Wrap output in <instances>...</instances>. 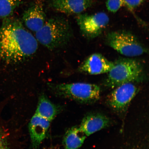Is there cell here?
Returning a JSON list of instances; mask_svg holds the SVG:
<instances>
[{
	"label": "cell",
	"instance_id": "6da1fadb",
	"mask_svg": "<svg viewBox=\"0 0 149 149\" xmlns=\"http://www.w3.org/2000/svg\"><path fill=\"white\" fill-rule=\"evenodd\" d=\"M4 19L0 28V60L7 64L25 62L36 53L38 42L18 19Z\"/></svg>",
	"mask_w": 149,
	"mask_h": 149
},
{
	"label": "cell",
	"instance_id": "7a4b0ae2",
	"mask_svg": "<svg viewBox=\"0 0 149 149\" xmlns=\"http://www.w3.org/2000/svg\"><path fill=\"white\" fill-rule=\"evenodd\" d=\"M73 36L68 20L63 17L55 16L47 21L36 33L37 42L50 51L68 44Z\"/></svg>",
	"mask_w": 149,
	"mask_h": 149
},
{
	"label": "cell",
	"instance_id": "3957f363",
	"mask_svg": "<svg viewBox=\"0 0 149 149\" xmlns=\"http://www.w3.org/2000/svg\"><path fill=\"white\" fill-rule=\"evenodd\" d=\"M107 74L104 85L113 89L126 83L142 82L146 77L143 65L129 57L115 61L113 68Z\"/></svg>",
	"mask_w": 149,
	"mask_h": 149
},
{
	"label": "cell",
	"instance_id": "277c9868",
	"mask_svg": "<svg viewBox=\"0 0 149 149\" xmlns=\"http://www.w3.org/2000/svg\"><path fill=\"white\" fill-rule=\"evenodd\" d=\"M48 89L55 96L68 99L82 104L97 101L101 95V88L95 84L83 82L47 84Z\"/></svg>",
	"mask_w": 149,
	"mask_h": 149
},
{
	"label": "cell",
	"instance_id": "5b68a950",
	"mask_svg": "<svg viewBox=\"0 0 149 149\" xmlns=\"http://www.w3.org/2000/svg\"><path fill=\"white\" fill-rule=\"evenodd\" d=\"M106 43L113 49L125 56H139L148 53V49L134 35L122 30L111 31L105 38Z\"/></svg>",
	"mask_w": 149,
	"mask_h": 149
},
{
	"label": "cell",
	"instance_id": "8992f818",
	"mask_svg": "<svg viewBox=\"0 0 149 149\" xmlns=\"http://www.w3.org/2000/svg\"><path fill=\"white\" fill-rule=\"evenodd\" d=\"M76 20L83 36L93 39L101 34L109 24V18L105 13L100 12L93 14H78Z\"/></svg>",
	"mask_w": 149,
	"mask_h": 149
},
{
	"label": "cell",
	"instance_id": "52a82bcc",
	"mask_svg": "<svg viewBox=\"0 0 149 149\" xmlns=\"http://www.w3.org/2000/svg\"><path fill=\"white\" fill-rule=\"evenodd\" d=\"M139 90L135 83H128L121 85L114 88L108 95L107 103L116 112L120 114L124 113Z\"/></svg>",
	"mask_w": 149,
	"mask_h": 149
},
{
	"label": "cell",
	"instance_id": "ba28073f",
	"mask_svg": "<svg viewBox=\"0 0 149 149\" xmlns=\"http://www.w3.org/2000/svg\"><path fill=\"white\" fill-rule=\"evenodd\" d=\"M52 122L46 117L35 112L29 125L33 149H39L47 135Z\"/></svg>",
	"mask_w": 149,
	"mask_h": 149
},
{
	"label": "cell",
	"instance_id": "9c48e42d",
	"mask_svg": "<svg viewBox=\"0 0 149 149\" xmlns=\"http://www.w3.org/2000/svg\"><path fill=\"white\" fill-rule=\"evenodd\" d=\"M114 66V62L100 53L88 56L80 65L78 70L91 75L107 73Z\"/></svg>",
	"mask_w": 149,
	"mask_h": 149
},
{
	"label": "cell",
	"instance_id": "30bf717a",
	"mask_svg": "<svg viewBox=\"0 0 149 149\" xmlns=\"http://www.w3.org/2000/svg\"><path fill=\"white\" fill-rule=\"evenodd\" d=\"M23 21L26 26L36 33L41 29L46 22L44 5L41 0L33 3L23 14Z\"/></svg>",
	"mask_w": 149,
	"mask_h": 149
},
{
	"label": "cell",
	"instance_id": "8fae6325",
	"mask_svg": "<svg viewBox=\"0 0 149 149\" xmlns=\"http://www.w3.org/2000/svg\"><path fill=\"white\" fill-rule=\"evenodd\" d=\"M93 0H49V6L57 12L68 14H79L90 8Z\"/></svg>",
	"mask_w": 149,
	"mask_h": 149
},
{
	"label": "cell",
	"instance_id": "7c38bea8",
	"mask_svg": "<svg viewBox=\"0 0 149 149\" xmlns=\"http://www.w3.org/2000/svg\"><path fill=\"white\" fill-rule=\"evenodd\" d=\"M110 124L109 119L105 115L92 113L84 117L79 127L87 137L107 127Z\"/></svg>",
	"mask_w": 149,
	"mask_h": 149
},
{
	"label": "cell",
	"instance_id": "4fadbf2b",
	"mask_svg": "<svg viewBox=\"0 0 149 149\" xmlns=\"http://www.w3.org/2000/svg\"><path fill=\"white\" fill-rule=\"evenodd\" d=\"M86 136L79 126H74L67 130L63 138L64 149H79L83 145Z\"/></svg>",
	"mask_w": 149,
	"mask_h": 149
},
{
	"label": "cell",
	"instance_id": "5bb4252c",
	"mask_svg": "<svg viewBox=\"0 0 149 149\" xmlns=\"http://www.w3.org/2000/svg\"><path fill=\"white\" fill-rule=\"evenodd\" d=\"M61 109V107L53 103L45 94H42L39 96L35 112L42 115L52 122L60 113Z\"/></svg>",
	"mask_w": 149,
	"mask_h": 149
},
{
	"label": "cell",
	"instance_id": "9a60e30c",
	"mask_svg": "<svg viewBox=\"0 0 149 149\" xmlns=\"http://www.w3.org/2000/svg\"><path fill=\"white\" fill-rule=\"evenodd\" d=\"M23 0H0V18L10 17Z\"/></svg>",
	"mask_w": 149,
	"mask_h": 149
},
{
	"label": "cell",
	"instance_id": "2e32d148",
	"mask_svg": "<svg viewBox=\"0 0 149 149\" xmlns=\"http://www.w3.org/2000/svg\"><path fill=\"white\" fill-rule=\"evenodd\" d=\"M106 7L109 12L116 13L124 4L123 0H106Z\"/></svg>",
	"mask_w": 149,
	"mask_h": 149
},
{
	"label": "cell",
	"instance_id": "e0dca14e",
	"mask_svg": "<svg viewBox=\"0 0 149 149\" xmlns=\"http://www.w3.org/2000/svg\"><path fill=\"white\" fill-rule=\"evenodd\" d=\"M145 0H123L124 4L128 10L134 14L136 9L144 2Z\"/></svg>",
	"mask_w": 149,
	"mask_h": 149
},
{
	"label": "cell",
	"instance_id": "ac0fdd59",
	"mask_svg": "<svg viewBox=\"0 0 149 149\" xmlns=\"http://www.w3.org/2000/svg\"><path fill=\"white\" fill-rule=\"evenodd\" d=\"M0 149H9L6 138L0 129Z\"/></svg>",
	"mask_w": 149,
	"mask_h": 149
}]
</instances>
